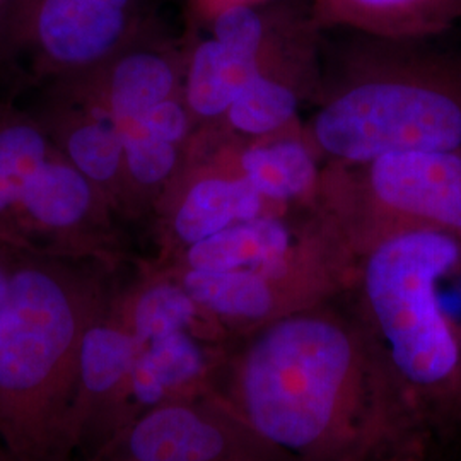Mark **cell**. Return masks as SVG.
Masks as SVG:
<instances>
[{
  "label": "cell",
  "mask_w": 461,
  "mask_h": 461,
  "mask_svg": "<svg viewBox=\"0 0 461 461\" xmlns=\"http://www.w3.org/2000/svg\"><path fill=\"white\" fill-rule=\"evenodd\" d=\"M357 166L364 169V195L386 219V230L461 234V149L388 154Z\"/></svg>",
  "instance_id": "6"
},
{
  "label": "cell",
  "mask_w": 461,
  "mask_h": 461,
  "mask_svg": "<svg viewBox=\"0 0 461 461\" xmlns=\"http://www.w3.org/2000/svg\"><path fill=\"white\" fill-rule=\"evenodd\" d=\"M308 33L310 32L297 36L287 47ZM279 53L276 57H279ZM276 57L248 81L224 115L234 132L255 140L284 132L293 123L299 110V96L294 87L280 81L276 76H268Z\"/></svg>",
  "instance_id": "18"
},
{
  "label": "cell",
  "mask_w": 461,
  "mask_h": 461,
  "mask_svg": "<svg viewBox=\"0 0 461 461\" xmlns=\"http://www.w3.org/2000/svg\"><path fill=\"white\" fill-rule=\"evenodd\" d=\"M68 163L93 183H110L125 167L123 139L112 116L83 123L67 139Z\"/></svg>",
  "instance_id": "20"
},
{
  "label": "cell",
  "mask_w": 461,
  "mask_h": 461,
  "mask_svg": "<svg viewBox=\"0 0 461 461\" xmlns=\"http://www.w3.org/2000/svg\"><path fill=\"white\" fill-rule=\"evenodd\" d=\"M93 202V182L76 166L47 159L28 183L19 205L38 226L67 230L83 222Z\"/></svg>",
  "instance_id": "16"
},
{
  "label": "cell",
  "mask_w": 461,
  "mask_h": 461,
  "mask_svg": "<svg viewBox=\"0 0 461 461\" xmlns=\"http://www.w3.org/2000/svg\"><path fill=\"white\" fill-rule=\"evenodd\" d=\"M14 264H11L5 255L0 253V310L4 308V303L9 294V285H11V277H13Z\"/></svg>",
  "instance_id": "24"
},
{
  "label": "cell",
  "mask_w": 461,
  "mask_h": 461,
  "mask_svg": "<svg viewBox=\"0 0 461 461\" xmlns=\"http://www.w3.org/2000/svg\"><path fill=\"white\" fill-rule=\"evenodd\" d=\"M268 0H197L198 11L202 16H209L215 11L228 7V5H236V4H264Z\"/></svg>",
  "instance_id": "23"
},
{
  "label": "cell",
  "mask_w": 461,
  "mask_h": 461,
  "mask_svg": "<svg viewBox=\"0 0 461 461\" xmlns=\"http://www.w3.org/2000/svg\"><path fill=\"white\" fill-rule=\"evenodd\" d=\"M359 285L371 339L429 461H461V234L381 230Z\"/></svg>",
  "instance_id": "2"
},
{
  "label": "cell",
  "mask_w": 461,
  "mask_h": 461,
  "mask_svg": "<svg viewBox=\"0 0 461 461\" xmlns=\"http://www.w3.org/2000/svg\"><path fill=\"white\" fill-rule=\"evenodd\" d=\"M316 26L392 41L438 40L461 21V0H310Z\"/></svg>",
  "instance_id": "11"
},
{
  "label": "cell",
  "mask_w": 461,
  "mask_h": 461,
  "mask_svg": "<svg viewBox=\"0 0 461 461\" xmlns=\"http://www.w3.org/2000/svg\"><path fill=\"white\" fill-rule=\"evenodd\" d=\"M312 14L297 17L279 41L264 55H251L219 41L207 33L192 51L185 99L186 108L202 118H217L228 113L232 101L248 81L257 76L284 47L312 26Z\"/></svg>",
  "instance_id": "12"
},
{
  "label": "cell",
  "mask_w": 461,
  "mask_h": 461,
  "mask_svg": "<svg viewBox=\"0 0 461 461\" xmlns=\"http://www.w3.org/2000/svg\"><path fill=\"white\" fill-rule=\"evenodd\" d=\"M180 282L215 323L251 330L303 310L304 306L294 297L304 301V297L312 294V284L308 282L253 270L215 272L185 268Z\"/></svg>",
  "instance_id": "10"
},
{
  "label": "cell",
  "mask_w": 461,
  "mask_h": 461,
  "mask_svg": "<svg viewBox=\"0 0 461 461\" xmlns=\"http://www.w3.org/2000/svg\"><path fill=\"white\" fill-rule=\"evenodd\" d=\"M211 393L299 461H429L369 331L314 304L251 330Z\"/></svg>",
  "instance_id": "1"
},
{
  "label": "cell",
  "mask_w": 461,
  "mask_h": 461,
  "mask_svg": "<svg viewBox=\"0 0 461 461\" xmlns=\"http://www.w3.org/2000/svg\"><path fill=\"white\" fill-rule=\"evenodd\" d=\"M120 320L140 346L178 331H200L207 321H214L188 294L180 279L154 280L142 287ZM200 333L207 335V331Z\"/></svg>",
  "instance_id": "17"
},
{
  "label": "cell",
  "mask_w": 461,
  "mask_h": 461,
  "mask_svg": "<svg viewBox=\"0 0 461 461\" xmlns=\"http://www.w3.org/2000/svg\"><path fill=\"white\" fill-rule=\"evenodd\" d=\"M0 461H14V458L9 455V451L0 443Z\"/></svg>",
  "instance_id": "25"
},
{
  "label": "cell",
  "mask_w": 461,
  "mask_h": 461,
  "mask_svg": "<svg viewBox=\"0 0 461 461\" xmlns=\"http://www.w3.org/2000/svg\"><path fill=\"white\" fill-rule=\"evenodd\" d=\"M176 72L169 59L154 50H135L122 57L108 87L110 116L127 127L163 101L175 98Z\"/></svg>",
  "instance_id": "15"
},
{
  "label": "cell",
  "mask_w": 461,
  "mask_h": 461,
  "mask_svg": "<svg viewBox=\"0 0 461 461\" xmlns=\"http://www.w3.org/2000/svg\"><path fill=\"white\" fill-rule=\"evenodd\" d=\"M43 133L26 123L0 129V214L19 205L38 167L49 158Z\"/></svg>",
  "instance_id": "19"
},
{
  "label": "cell",
  "mask_w": 461,
  "mask_h": 461,
  "mask_svg": "<svg viewBox=\"0 0 461 461\" xmlns=\"http://www.w3.org/2000/svg\"><path fill=\"white\" fill-rule=\"evenodd\" d=\"M268 203L249 183L236 175H211L194 183L173 217V230L185 247L217 232L267 214Z\"/></svg>",
  "instance_id": "13"
},
{
  "label": "cell",
  "mask_w": 461,
  "mask_h": 461,
  "mask_svg": "<svg viewBox=\"0 0 461 461\" xmlns=\"http://www.w3.org/2000/svg\"><path fill=\"white\" fill-rule=\"evenodd\" d=\"M98 294L59 265H14L0 310V443L14 461H68L84 331Z\"/></svg>",
  "instance_id": "3"
},
{
  "label": "cell",
  "mask_w": 461,
  "mask_h": 461,
  "mask_svg": "<svg viewBox=\"0 0 461 461\" xmlns=\"http://www.w3.org/2000/svg\"><path fill=\"white\" fill-rule=\"evenodd\" d=\"M123 139L125 169L137 185L165 183L178 165V146L135 129H120Z\"/></svg>",
  "instance_id": "21"
},
{
  "label": "cell",
  "mask_w": 461,
  "mask_h": 461,
  "mask_svg": "<svg viewBox=\"0 0 461 461\" xmlns=\"http://www.w3.org/2000/svg\"><path fill=\"white\" fill-rule=\"evenodd\" d=\"M135 0H36L34 34L51 60L89 66L122 45Z\"/></svg>",
  "instance_id": "9"
},
{
  "label": "cell",
  "mask_w": 461,
  "mask_h": 461,
  "mask_svg": "<svg viewBox=\"0 0 461 461\" xmlns=\"http://www.w3.org/2000/svg\"><path fill=\"white\" fill-rule=\"evenodd\" d=\"M248 436L212 393H202L139 413L83 461H251Z\"/></svg>",
  "instance_id": "5"
},
{
  "label": "cell",
  "mask_w": 461,
  "mask_h": 461,
  "mask_svg": "<svg viewBox=\"0 0 461 461\" xmlns=\"http://www.w3.org/2000/svg\"><path fill=\"white\" fill-rule=\"evenodd\" d=\"M120 129H135L139 132L148 133L150 137L178 146L190 129V115L188 108L183 106L182 101L169 98L149 110L137 122Z\"/></svg>",
  "instance_id": "22"
},
{
  "label": "cell",
  "mask_w": 461,
  "mask_h": 461,
  "mask_svg": "<svg viewBox=\"0 0 461 461\" xmlns=\"http://www.w3.org/2000/svg\"><path fill=\"white\" fill-rule=\"evenodd\" d=\"M308 249L294 228L276 214L238 222L185 249L190 270H253L313 284Z\"/></svg>",
  "instance_id": "8"
},
{
  "label": "cell",
  "mask_w": 461,
  "mask_h": 461,
  "mask_svg": "<svg viewBox=\"0 0 461 461\" xmlns=\"http://www.w3.org/2000/svg\"><path fill=\"white\" fill-rule=\"evenodd\" d=\"M369 38V36H367ZM364 74L312 120L314 148L342 165L388 154L461 149V51L369 38Z\"/></svg>",
  "instance_id": "4"
},
{
  "label": "cell",
  "mask_w": 461,
  "mask_h": 461,
  "mask_svg": "<svg viewBox=\"0 0 461 461\" xmlns=\"http://www.w3.org/2000/svg\"><path fill=\"white\" fill-rule=\"evenodd\" d=\"M238 173L268 205L312 197L320 178L313 149L289 133L257 139L243 149L238 158Z\"/></svg>",
  "instance_id": "14"
},
{
  "label": "cell",
  "mask_w": 461,
  "mask_h": 461,
  "mask_svg": "<svg viewBox=\"0 0 461 461\" xmlns=\"http://www.w3.org/2000/svg\"><path fill=\"white\" fill-rule=\"evenodd\" d=\"M219 366L205 333L188 330L150 340L140 348L127 381L120 429L166 402L211 393Z\"/></svg>",
  "instance_id": "7"
}]
</instances>
